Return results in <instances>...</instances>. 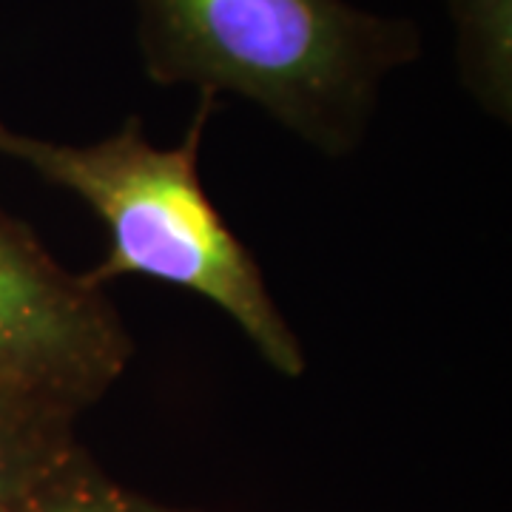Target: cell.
Masks as SVG:
<instances>
[{
	"label": "cell",
	"instance_id": "6da1fadb",
	"mask_svg": "<svg viewBox=\"0 0 512 512\" xmlns=\"http://www.w3.org/2000/svg\"><path fill=\"white\" fill-rule=\"evenodd\" d=\"M157 86L237 94L325 157L362 146L387 77L421 55L419 26L348 0H134Z\"/></svg>",
	"mask_w": 512,
	"mask_h": 512
},
{
	"label": "cell",
	"instance_id": "7a4b0ae2",
	"mask_svg": "<svg viewBox=\"0 0 512 512\" xmlns=\"http://www.w3.org/2000/svg\"><path fill=\"white\" fill-rule=\"evenodd\" d=\"M214 109L217 94L200 92L185 137L171 148L151 146L137 114L92 146L40 140L0 120V154L32 168L43 183L72 191L103 220L109 251L86 271L92 285L148 276L197 293L237 322L276 373L296 379L305 373L302 342L251 248L202 188L200 148Z\"/></svg>",
	"mask_w": 512,
	"mask_h": 512
},
{
	"label": "cell",
	"instance_id": "8992f818",
	"mask_svg": "<svg viewBox=\"0 0 512 512\" xmlns=\"http://www.w3.org/2000/svg\"><path fill=\"white\" fill-rule=\"evenodd\" d=\"M0 512H191L131 493L106 476L80 444L29 481Z\"/></svg>",
	"mask_w": 512,
	"mask_h": 512
},
{
	"label": "cell",
	"instance_id": "3957f363",
	"mask_svg": "<svg viewBox=\"0 0 512 512\" xmlns=\"http://www.w3.org/2000/svg\"><path fill=\"white\" fill-rule=\"evenodd\" d=\"M134 356L106 288L57 262L0 205V382L57 393L89 410Z\"/></svg>",
	"mask_w": 512,
	"mask_h": 512
},
{
	"label": "cell",
	"instance_id": "277c9868",
	"mask_svg": "<svg viewBox=\"0 0 512 512\" xmlns=\"http://www.w3.org/2000/svg\"><path fill=\"white\" fill-rule=\"evenodd\" d=\"M83 407L49 390L0 382V510L72 453Z\"/></svg>",
	"mask_w": 512,
	"mask_h": 512
},
{
	"label": "cell",
	"instance_id": "5b68a950",
	"mask_svg": "<svg viewBox=\"0 0 512 512\" xmlns=\"http://www.w3.org/2000/svg\"><path fill=\"white\" fill-rule=\"evenodd\" d=\"M461 89L495 120L512 117V0H444Z\"/></svg>",
	"mask_w": 512,
	"mask_h": 512
}]
</instances>
